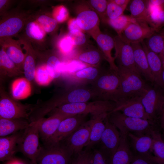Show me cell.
Here are the masks:
<instances>
[{
    "instance_id": "6da1fadb",
    "label": "cell",
    "mask_w": 164,
    "mask_h": 164,
    "mask_svg": "<svg viewBox=\"0 0 164 164\" xmlns=\"http://www.w3.org/2000/svg\"><path fill=\"white\" fill-rule=\"evenodd\" d=\"M96 96L92 90L77 88L72 90L60 96L35 106L32 115L36 120L44 117L51 111L62 105L70 103L88 102L93 97Z\"/></svg>"
},
{
    "instance_id": "7a4b0ae2",
    "label": "cell",
    "mask_w": 164,
    "mask_h": 164,
    "mask_svg": "<svg viewBox=\"0 0 164 164\" xmlns=\"http://www.w3.org/2000/svg\"><path fill=\"white\" fill-rule=\"evenodd\" d=\"M141 101L149 120L164 126L163 89L155 84H148L141 95Z\"/></svg>"
},
{
    "instance_id": "3957f363",
    "label": "cell",
    "mask_w": 164,
    "mask_h": 164,
    "mask_svg": "<svg viewBox=\"0 0 164 164\" xmlns=\"http://www.w3.org/2000/svg\"><path fill=\"white\" fill-rule=\"evenodd\" d=\"M115 107L110 101L99 100L91 102H79L66 104L51 111L49 115L62 114L73 116L78 114H91L92 118L101 115H107Z\"/></svg>"
},
{
    "instance_id": "277c9868",
    "label": "cell",
    "mask_w": 164,
    "mask_h": 164,
    "mask_svg": "<svg viewBox=\"0 0 164 164\" xmlns=\"http://www.w3.org/2000/svg\"><path fill=\"white\" fill-rule=\"evenodd\" d=\"M107 118L119 130L121 135L128 136L132 132L137 135L147 134L154 125L148 120L128 117L119 111L110 112Z\"/></svg>"
},
{
    "instance_id": "5b68a950",
    "label": "cell",
    "mask_w": 164,
    "mask_h": 164,
    "mask_svg": "<svg viewBox=\"0 0 164 164\" xmlns=\"http://www.w3.org/2000/svg\"><path fill=\"white\" fill-rule=\"evenodd\" d=\"M93 83L92 90L96 96L101 100L115 101L118 95L120 84L117 71L110 69L102 72Z\"/></svg>"
},
{
    "instance_id": "8992f818",
    "label": "cell",
    "mask_w": 164,
    "mask_h": 164,
    "mask_svg": "<svg viewBox=\"0 0 164 164\" xmlns=\"http://www.w3.org/2000/svg\"><path fill=\"white\" fill-rule=\"evenodd\" d=\"M23 131L18 142L17 149L30 160L31 164H37L41 146L37 121L30 122Z\"/></svg>"
},
{
    "instance_id": "52a82bcc",
    "label": "cell",
    "mask_w": 164,
    "mask_h": 164,
    "mask_svg": "<svg viewBox=\"0 0 164 164\" xmlns=\"http://www.w3.org/2000/svg\"><path fill=\"white\" fill-rule=\"evenodd\" d=\"M117 67L120 84L116 100L122 97L141 95L148 84L141 76L121 65H118Z\"/></svg>"
},
{
    "instance_id": "ba28073f",
    "label": "cell",
    "mask_w": 164,
    "mask_h": 164,
    "mask_svg": "<svg viewBox=\"0 0 164 164\" xmlns=\"http://www.w3.org/2000/svg\"><path fill=\"white\" fill-rule=\"evenodd\" d=\"M73 155L62 142L43 144L40 146L37 164H69Z\"/></svg>"
},
{
    "instance_id": "9c48e42d",
    "label": "cell",
    "mask_w": 164,
    "mask_h": 164,
    "mask_svg": "<svg viewBox=\"0 0 164 164\" xmlns=\"http://www.w3.org/2000/svg\"><path fill=\"white\" fill-rule=\"evenodd\" d=\"M33 107L30 105L23 104L18 101L3 90L0 94L1 118L28 120Z\"/></svg>"
},
{
    "instance_id": "30bf717a",
    "label": "cell",
    "mask_w": 164,
    "mask_h": 164,
    "mask_svg": "<svg viewBox=\"0 0 164 164\" xmlns=\"http://www.w3.org/2000/svg\"><path fill=\"white\" fill-rule=\"evenodd\" d=\"M114 102L115 107L111 112L119 111L128 117L149 120L141 102V95L120 97Z\"/></svg>"
},
{
    "instance_id": "8fae6325",
    "label": "cell",
    "mask_w": 164,
    "mask_h": 164,
    "mask_svg": "<svg viewBox=\"0 0 164 164\" xmlns=\"http://www.w3.org/2000/svg\"><path fill=\"white\" fill-rule=\"evenodd\" d=\"M159 29L151 27L145 21L138 20L130 23L118 35L124 41L130 43H141Z\"/></svg>"
},
{
    "instance_id": "7c38bea8",
    "label": "cell",
    "mask_w": 164,
    "mask_h": 164,
    "mask_svg": "<svg viewBox=\"0 0 164 164\" xmlns=\"http://www.w3.org/2000/svg\"><path fill=\"white\" fill-rule=\"evenodd\" d=\"M93 122L92 118L85 121L69 137L62 141L73 155L83 150L87 143Z\"/></svg>"
},
{
    "instance_id": "4fadbf2b",
    "label": "cell",
    "mask_w": 164,
    "mask_h": 164,
    "mask_svg": "<svg viewBox=\"0 0 164 164\" xmlns=\"http://www.w3.org/2000/svg\"><path fill=\"white\" fill-rule=\"evenodd\" d=\"M115 59L118 65L130 69L141 76L135 65L133 51L131 44L117 35L114 38Z\"/></svg>"
},
{
    "instance_id": "5bb4252c",
    "label": "cell",
    "mask_w": 164,
    "mask_h": 164,
    "mask_svg": "<svg viewBox=\"0 0 164 164\" xmlns=\"http://www.w3.org/2000/svg\"><path fill=\"white\" fill-rule=\"evenodd\" d=\"M87 115L78 114L63 119L60 123L50 141L46 144L59 142L64 140L86 121L85 118Z\"/></svg>"
},
{
    "instance_id": "9a60e30c",
    "label": "cell",
    "mask_w": 164,
    "mask_h": 164,
    "mask_svg": "<svg viewBox=\"0 0 164 164\" xmlns=\"http://www.w3.org/2000/svg\"><path fill=\"white\" fill-rule=\"evenodd\" d=\"M71 116L55 114L50 115L47 118L44 117L37 120L40 139L43 144L48 143L50 141L62 121Z\"/></svg>"
},
{
    "instance_id": "2e32d148",
    "label": "cell",
    "mask_w": 164,
    "mask_h": 164,
    "mask_svg": "<svg viewBox=\"0 0 164 164\" xmlns=\"http://www.w3.org/2000/svg\"><path fill=\"white\" fill-rule=\"evenodd\" d=\"M26 18L23 15L5 13L0 18V38L11 37L17 34L23 28Z\"/></svg>"
},
{
    "instance_id": "e0dca14e",
    "label": "cell",
    "mask_w": 164,
    "mask_h": 164,
    "mask_svg": "<svg viewBox=\"0 0 164 164\" xmlns=\"http://www.w3.org/2000/svg\"><path fill=\"white\" fill-rule=\"evenodd\" d=\"M104 122L105 128L100 142L101 147L107 151L111 156L118 146L120 135L117 128L108 121L107 116L105 118Z\"/></svg>"
},
{
    "instance_id": "ac0fdd59",
    "label": "cell",
    "mask_w": 164,
    "mask_h": 164,
    "mask_svg": "<svg viewBox=\"0 0 164 164\" xmlns=\"http://www.w3.org/2000/svg\"><path fill=\"white\" fill-rule=\"evenodd\" d=\"M0 46L4 50L12 61L23 71L25 54L23 53L18 43L11 37L0 38Z\"/></svg>"
},
{
    "instance_id": "d6986e66",
    "label": "cell",
    "mask_w": 164,
    "mask_h": 164,
    "mask_svg": "<svg viewBox=\"0 0 164 164\" xmlns=\"http://www.w3.org/2000/svg\"><path fill=\"white\" fill-rule=\"evenodd\" d=\"M76 19L80 29L90 31L94 38L101 32L100 19L96 12L91 10L83 11L78 14Z\"/></svg>"
},
{
    "instance_id": "ffe728a7",
    "label": "cell",
    "mask_w": 164,
    "mask_h": 164,
    "mask_svg": "<svg viewBox=\"0 0 164 164\" xmlns=\"http://www.w3.org/2000/svg\"><path fill=\"white\" fill-rule=\"evenodd\" d=\"M141 43L145 53L149 66L153 77L154 84L164 89V80L162 77V73L164 70V67L159 55L147 47L144 40Z\"/></svg>"
},
{
    "instance_id": "44dd1931",
    "label": "cell",
    "mask_w": 164,
    "mask_h": 164,
    "mask_svg": "<svg viewBox=\"0 0 164 164\" xmlns=\"http://www.w3.org/2000/svg\"><path fill=\"white\" fill-rule=\"evenodd\" d=\"M132 47L135 63L141 75L152 84H154L153 76L150 69L145 53L141 43H131Z\"/></svg>"
},
{
    "instance_id": "7402d4cb",
    "label": "cell",
    "mask_w": 164,
    "mask_h": 164,
    "mask_svg": "<svg viewBox=\"0 0 164 164\" xmlns=\"http://www.w3.org/2000/svg\"><path fill=\"white\" fill-rule=\"evenodd\" d=\"M94 38L101 50L103 57L109 63L110 69L117 71L118 68L115 63V59L111 54V51L114 47V38L101 32Z\"/></svg>"
},
{
    "instance_id": "603a6c76",
    "label": "cell",
    "mask_w": 164,
    "mask_h": 164,
    "mask_svg": "<svg viewBox=\"0 0 164 164\" xmlns=\"http://www.w3.org/2000/svg\"><path fill=\"white\" fill-rule=\"evenodd\" d=\"M20 131L0 138V162H4L15 156L18 142L22 133Z\"/></svg>"
},
{
    "instance_id": "cb8c5ba5",
    "label": "cell",
    "mask_w": 164,
    "mask_h": 164,
    "mask_svg": "<svg viewBox=\"0 0 164 164\" xmlns=\"http://www.w3.org/2000/svg\"><path fill=\"white\" fill-rule=\"evenodd\" d=\"M120 135L118 146L111 156L110 164H130L134 156L130 149L128 136Z\"/></svg>"
},
{
    "instance_id": "d4e9b609",
    "label": "cell",
    "mask_w": 164,
    "mask_h": 164,
    "mask_svg": "<svg viewBox=\"0 0 164 164\" xmlns=\"http://www.w3.org/2000/svg\"><path fill=\"white\" fill-rule=\"evenodd\" d=\"M127 136L132 141L134 149L138 153L139 155L145 157L151 161L152 155L149 151L151 149L152 140L150 135L149 134L135 135L130 133Z\"/></svg>"
},
{
    "instance_id": "484cf974",
    "label": "cell",
    "mask_w": 164,
    "mask_h": 164,
    "mask_svg": "<svg viewBox=\"0 0 164 164\" xmlns=\"http://www.w3.org/2000/svg\"><path fill=\"white\" fill-rule=\"evenodd\" d=\"M22 43L26 51L23 66V73L25 78L30 83L34 80L36 69L35 54L28 42L23 40Z\"/></svg>"
},
{
    "instance_id": "4316f807",
    "label": "cell",
    "mask_w": 164,
    "mask_h": 164,
    "mask_svg": "<svg viewBox=\"0 0 164 164\" xmlns=\"http://www.w3.org/2000/svg\"><path fill=\"white\" fill-rule=\"evenodd\" d=\"M148 133L152 140L150 150L154 154L151 159L152 162L164 164V142L161 134L153 127L150 129Z\"/></svg>"
},
{
    "instance_id": "83f0119b",
    "label": "cell",
    "mask_w": 164,
    "mask_h": 164,
    "mask_svg": "<svg viewBox=\"0 0 164 164\" xmlns=\"http://www.w3.org/2000/svg\"><path fill=\"white\" fill-rule=\"evenodd\" d=\"M29 123L26 119H8L0 118V138L8 136L23 130Z\"/></svg>"
},
{
    "instance_id": "f1b7e54d",
    "label": "cell",
    "mask_w": 164,
    "mask_h": 164,
    "mask_svg": "<svg viewBox=\"0 0 164 164\" xmlns=\"http://www.w3.org/2000/svg\"><path fill=\"white\" fill-rule=\"evenodd\" d=\"M107 115L100 116L93 119L88 141L86 145V149H91L100 142L102 133L105 129L104 119Z\"/></svg>"
},
{
    "instance_id": "f546056e",
    "label": "cell",
    "mask_w": 164,
    "mask_h": 164,
    "mask_svg": "<svg viewBox=\"0 0 164 164\" xmlns=\"http://www.w3.org/2000/svg\"><path fill=\"white\" fill-rule=\"evenodd\" d=\"M0 73L5 78L14 77L23 74L0 46Z\"/></svg>"
},
{
    "instance_id": "4dcf8cb0",
    "label": "cell",
    "mask_w": 164,
    "mask_h": 164,
    "mask_svg": "<svg viewBox=\"0 0 164 164\" xmlns=\"http://www.w3.org/2000/svg\"><path fill=\"white\" fill-rule=\"evenodd\" d=\"M147 22L151 27L159 29L164 24L163 6L154 5L147 1Z\"/></svg>"
},
{
    "instance_id": "1f68e13d",
    "label": "cell",
    "mask_w": 164,
    "mask_h": 164,
    "mask_svg": "<svg viewBox=\"0 0 164 164\" xmlns=\"http://www.w3.org/2000/svg\"><path fill=\"white\" fill-rule=\"evenodd\" d=\"M129 9L131 17L138 20L146 22L148 16L147 1L132 0L130 3Z\"/></svg>"
},
{
    "instance_id": "d6a6232c",
    "label": "cell",
    "mask_w": 164,
    "mask_h": 164,
    "mask_svg": "<svg viewBox=\"0 0 164 164\" xmlns=\"http://www.w3.org/2000/svg\"><path fill=\"white\" fill-rule=\"evenodd\" d=\"M144 41L147 47L158 55L164 51L163 33L155 32Z\"/></svg>"
},
{
    "instance_id": "836d02e7",
    "label": "cell",
    "mask_w": 164,
    "mask_h": 164,
    "mask_svg": "<svg viewBox=\"0 0 164 164\" xmlns=\"http://www.w3.org/2000/svg\"><path fill=\"white\" fill-rule=\"evenodd\" d=\"M107 21L109 25L116 31L118 35L130 23L135 22L136 19L130 16L123 14L114 19L107 18Z\"/></svg>"
},
{
    "instance_id": "e575fe53",
    "label": "cell",
    "mask_w": 164,
    "mask_h": 164,
    "mask_svg": "<svg viewBox=\"0 0 164 164\" xmlns=\"http://www.w3.org/2000/svg\"><path fill=\"white\" fill-rule=\"evenodd\" d=\"M29 83L25 78L15 80L13 83L11 88L12 97L19 99L27 95L30 90Z\"/></svg>"
},
{
    "instance_id": "d590c367",
    "label": "cell",
    "mask_w": 164,
    "mask_h": 164,
    "mask_svg": "<svg viewBox=\"0 0 164 164\" xmlns=\"http://www.w3.org/2000/svg\"><path fill=\"white\" fill-rule=\"evenodd\" d=\"M103 57L100 52L97 50H93L80 54L77 57V59L84 63L96 67L101 62Z\"/></svg>"
},
{
    "instance_id": "8d00e7d4",
    "label": "cell",
    "mask_w": 164,
    "mask_h": 164,
    "mask_svg": "<svg viewBox=\"0 0 164 164\" xmlns=\"http://www.w3.org/2000/svg\"><path fill=\"white\" fill-rule=\"evenodd\" d=\"M101 72L96 67H86L76 72L74 75L77 79L90 80L93 82Z\"/></svg>"
},
{
    "instance_id": "74e56055",
    "label": "cell",
    "mask_w": 164,
    "mask_h": 164,
    "mask_svg": "<svg viewBox=\"0 0 164 164\" xmlns=\"http://www.w3.org/2000/svg\"><path fill=\"white\" fill-rule=\"evenodd\" d=\"M61 63L58 58L55 56H51L47 59L45 65L53 79L58 78L61 74L59 69Z\"/></svg>"
},
{
    "instance_id": "f35d334b",
    "label": "cell",
    "mask_w": 164,
    "mask_h": 164,
    "mask_svg": "<svg viewBox=\"0 0 164 164\" xmlns=\"http://www.w3.org/2000/svg\"><path fill=\"white\" fill-rule=\"evenodd\" d=\"M36 22L44 32L50 33L56 27L57 23L54 18L45 15H41L36 19Z\"/></svg>"
},
{
    "instance_id": "ab89813d",
    "label": "cell",
    "mask_w": 164,
    "mask_h": 164,
    "mask_svg": "<svg viewBox=\"0 0 164 164\" xmlns=\"http://www.w3.org/2000/svg\"><path fill=\"white\" fill-rule=\"evenodd\" d=\"M111 158L109 153L101 147L92 151L91 164H110Z\"/></svg>"
},
{
    "instance_id": "60d3db41",
    "label": "cell",
    "mask_w": 164,
    "mask_h": 164,
    "mask_svg": "<svg viewBox=\"0 0 164 164\" xmlns=\"http://www.w3.org/2000/svg\"><path fill=\"white\" fill-rule=\"evenodd\" d=\"M86 67L85 64L77 60H73L66 63H61L60 70L61 73H75Z\"/></svg>"
},
{
    "instance_id": "b9f144b4",
    "label": "cell",
    "mask_w": 164,
    "mask_h": 164,
    "mask_svg": "<svg viewBox=\"0 0 164 164\" xmlns=\"http://www.w3.org/2000/svg\"><path fill=\"white\" fill-rule=\"evenodd\" d=\"M44 32L36 21L30 22L27 25L26 32L31 38L36 40H41L44 36Z\"/></svg>"
},
{
    "instance_id": "7bdbcfd3",
    "label": "cell",
    "mask_w": 164,
    "mask_h": 164,
    "mask_svg": "<svg viewBox=\"0 0 164 164\" xmlns=\"http://www.w3.org/2000/svg\"><path fill=\"white\" fill-rule=\"evenodd\" d=\"M34 79L39 85H45L49 84L53 79L46 65H43L36 68Z\"/></svg>"
},
{
    "instance_id": "ee69618b",
    "label": "cell",
    "mask_w": 164,
    "mask_h": 164,
    "mask_svg": "<svg viewBox=\"0 0 164 164\" xmlns=\"http://www.w3.org/2000/svg\"><path fill=\"white\" fill-rule=\"evenodd\" d=\"M71 164H91L92 151L86 149L75 155Z\"/></svg>"
},
{
    "instance_id": "f6af8a7d",
    "label": "cell",
    "mask_w": 164,
    "mask_h": 164,
    "mask_svg": "<svg viewBox=\"0 0 164 164\" xmlns=\"http://www.w3.org/2000/svg\"><path fill=\"white\" fill-rule=\"evenodd\" d=\"M127 6L118 5L110 0L108 1L106 15L108 17V19H115L123 14Z\"/></svg>"
},
{
    "instance_id": "bcb514c9",
    "label": "cell",
    "mask_w": 164,
    "mask_h": 164,
    "mask_svg": "<svg viewBox=\"0 0 164 164\" xmlns=\"http://www.w3.org/2000/svg\"><path fill=\"white\" fill-rule=\"evenodd\" d=\"M67 38L73 45H82L86 40L85 34L80 30L77 29L69 31Z\"/></svg>"
},
{
    "instance_id": "7dc6e473",
    "label": "cell",
    "mask_w": 164,
    "mask_h": 164,
    "mask_svg": "<svg viewBox=\"0 0 164 164\" xmlns=\"http://www.w3.org/2000/svg\"><path fill=\"white\" fill-rule=\"evenodd\" d=\"M90 4L95 11L102 17L106 15L108 1L105 0H91Z\"/></svg>"
},
{
    "instance_id": "c3c4849f",
    "label": "cell",
    "mask_w": 164,
    "mask_h": 164,
    "mask_svg": "<svg viewBox=\"0 0 164 164\" xmlns=\"http://www.w3.org/2000/svg\"><path fill=\"white\" fill-rule=\"evenodd\" d=\"M73 46L67 37L63 38L60 43L61 50L65 53L69 52L72 49Z\"/></svg>"
},
{
    "instance_id": "681fc988",
    "label": "cell",
    "mask_w": 164,
    "mask_h": 164,
    "mask_svg": "<svg viewBox=\"0 0 164 164\" xmlns=\"http://www.w3.org/2000/svg\"><path fill=\"white\" fill-rule=\"evenodd\" d=\"M67 15L68 12L66 9L63 6H61L58 10L54 19L57 22H62L67 18Z\"/></svg>"
},
{
    "instance_id": "f907efd6",
    "label": "cell",
    "mask_w": 164,
    "mask_h": 164,
    "mask_svg": "<svg viewBox=\"0 0 164 164\" xmlns=\"http://www.w3.org/2000/svg\"><path fill=\"white\" fill-rule=\"evenodd\" d=\"M152 163L147 158L143 156L138 155L134 156L130 164H151Z\"/></svg>"
},
{
    "instance_id": "816d5d0a",
    "label": "cell",
    "mask_w": 164,
    "mask_h": 164,
    "mask_svg": "<svg viewBox=\"0 0 164 164\" xmlns=\"http://www.w3.org/2000/svg\"><path fill=\"white\" fill-rule=\"evenodd\" d=\"M3 164H28L25 161L15 156L4 162Z\"/></svg>"
},
{
    "instance_id": "f5cc1de1",
    "label": "cell",
    "mask_w": 164,
    "mask_h": 164,
    "mask_svg": "<svg viewBox=\"0 0 164 164\" xmlns=\"http://www.w3.org/2000/svg\"><path fill=\"white\" fill-rule=\"evenodd\" d=\"M9 2L8 0H0V18L5 14V10Z\"/></svg>"
},
{
    "instance_id": "db71d44e",
    "label": "cell",
    "mask_w": 164,
    "mask_h": 164,
    "mask_svg": "<svg viewBox=\"0 0 164 164\" xmlns=\"http://www.w3.org/2000/svg\"><path fill=\"white\" fill-rule=\"evenodd\" d=\"M69 28L70 31L74 29L80 30L77 24L76 19H73L70 21L69 24Z\"/></svg>"
},
{
    "instance_id": "11a10c76",
    "label": "cell",
    "mask_w": 164,
    "mask_h": 164,
    "mask_svg": "<svg viewBox=\"0 0 164 164\" xmlns=\"http://www.w3.org/2000/svg\"><path fill=\"white\" fill-rule=\"evenodd\" d=\"M110 1L115 4L121 6L127 5L128 3L131 1L129 0H112Z\"/></svg>"
},
{
    "instance_id": "9f6ffc18",
    "label": "cell",
    "mask_w": 164,
    "mask_h": 164,
    "mask_svg": "<svg viewBox=\"0 0 164 164\" xmlns=\"http://www.w3.org/2000/svg\"><path fill=\"white\" fill-rule=\"evenodd\" d=\"M148 2L151 4L157 6H163L164 3V0H151Z\"/></svg>"
},
{
    "instance_id": "6f0895ef",
    "label": "cell",
    "mask_w": 164,
    "mask_h": 164,
    "mask_svg": "<svg viewBox=\"0 0 164 164\" xmlns=\"http://www.w3.org/2000/svg\"><path fill=\"white\" fill-rule=\"evenodd\" d=\"M5 78L0 73V85H1V84L3 81V80Z\"/></svg>"
},
{
    "instance_id": "680465c9",
    "label": "cell",
    "mask_w": 164,
    "mask_h": 164,
    "mask_svg": "<svg viewBox=\"0 0 164 164\" xmlns=\"http://www.w3.org/2000/svg\"><path fill=\"white\" fill-rule=\"evenodd\" d=\"M3 89L2 88L1 86V85H0V94L2 91L3 90Z\"/></svg>"
}]
</instances>
